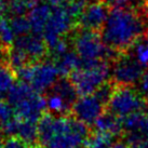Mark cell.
<instances>
[{
	"label": "cell",
	"instance_id": "35",
	"mask_svg": "<svg viewBox=\"0 0 148 148\" xmlns=\"http://www.w3.org/2000/svg\"><path fill=\"white\" fill-rule=\"evenodd\" d=\"M0 148H1V142H0Z\"/></svg>",
	"mask_w": 148,
	"mask_h": 148
},
{
	"label": "cell",
	"instance_id": "24",
	"mask_svg": "<svg viewBox=\"0 0 148 148\" xmlns=\"http://www.w3.org/2000/svg\"><path fill=\"white\" fill-rule=\"evenodd\" d=\"M10 25H11V28H12L14 35L17 36V37L27 35L32 30L28 17L24 16V15H22V16H13L10 20Z\"/></svg>",
	"mask_w": 148,
	"mask_h": 148
},
{
	"label": "cell",
	"instance_id": "10",
	"mask_svg": "<svg viewBox=\"0 0 148 148\" xmlns=\"http://www.w3.org/2000/svg\"><path fill=\"white\" fill-rule=\"evenodd\" d=\"M124 142L131 148H148V115L138 111L122 119Z\"/></svg>",
	"mask_w": 148,
	"mask_h": 148
},
{
	"label": "cell",
	"instance_id": "29",
	"mask_svg": "<svg viewBox=\"0 0 148 148\" xmlns=\"http://www.w3.org/2000/svg\"><path fill=\"white\" fill-rule=\"evenodd\" d=\"M50 3L52 4V5H58V4H62L66 1H68V0H48Z\"/></svg>",
	"mask_w": 148,
	"mask_h": 148
},
{
	"label": "cell",
	"instance_id": "15",
	"mask_svg": "<svg viewBox=\"0 0 148 148\" xmlns=\"http://www.w3.org/2000/svg\"><path fill=\"white\" fill-rule=\"evenodd\" d=\"M94 127L95 131L110 134L114 137L120 135L123 132L122 120L120 119L119 117L112 115L111 112L107 110L99 116V119L95 121Z\"/></svg>",
	"mask_w": 148,
	"mask_h": 148
},
{
	"label": "cell",
	"instance_id": "19",
	"mask_svg": "<svg viewBox=\"0 0 148 148\" xmlns=\"http://www.w3.org/2000/svg\"><path fill=\"white\" fill-rule=\"evenodd\" d=\"M16 75L8 65L7 58H0V93L8 92L15 82Z\"/></svg>",
	"mask_w": 148,
	"mask_h": 148
},
{
	"label": "cell",
	"instance_id": "23",
	"mask_svg": "<svg viewBox=\"0 0 148 148\" xmlns=\"http://www.w3.org/2000/svg\"><path fill=\"white\" fill-rule=\"evenodd\" d=\"M8 16H22L32 10L28 0H9L7 4Z\"/></svg>",
	"mask_w": 148,
	"mask_h": 148
},
{
	"label": "cell",
	"instance_id": "2",
	"mask_svg": "<svg viewBox=\"0 0 148 148\" xmlns=\"http://www.w3.org/2000/svg\"><path fill=\"white\" fill-rule=\"evenodd\" d=\"M145 22L138 12L127 7H114L101 29L104 42L117 54L125 53L145 33Z\"/></svg>",
	"mask_w": 148,
	"mask_h": 148
},
{
	"label": "cell",
	"instance_id": "31",
	"mask_svg": "<svg viewBox=\"0 0 148 148\" xmlns=\"http://www.w3.org/2000/svg\"><path fill=\"white\" fill-rule=\"evenodd\" d=\"M145 109H146V111H147V115H148V97L146 99V101H145Z\"/></svg>",
	"mask_w": 148,
	"mask_h": 148
},
{
	"label": "cell",
	"instance_id": "13",
	"mask_svg": "<svg viewBox=\"0 0 148 148\" xmlns=\"http://www.w3.org/2000/svg\"><path fill=\"white\" fill-rule=\"evenodd\" d=\"M108 7L103 2L88 4L78 20V27L99 32L108 17Z\"/></svg>",
	"mask_w": 148,
	"mask_h": 148
},
{
	"label": "cell",
	"instance_id": "3",
	"mask_svg": "<svg viewBox=\"0 0 148 148\" xmlns=\"http://www.w3.org/2000/svg\"><path fill=\"white\" fill-rule=\"evenodd\" d=\"M110 74L111 68L108 61H82L80 68L71 73L68 78L79 96H84L94 93L108 82Z\"/></svg>",
	"mask_w": 148,
	"mask_h": 148
},
{
	"label": "cell",
	"instance_id": "25",
	"mask_svg": "<svg viewBox=\"0 0 148 148\" xmlns=\"http://www.w3.org/2000/svg\"><path fill=\"white\" fill-rule=\"evenodd\" d=\"M1 148H28V144L21 137L12 135L1 142Z\"/></svg>",
	"mask_w": 148,
	"mask_h": 148
},
{
	"label": "cell",
	"instance_id": "11",
	"mask_svg": "<svg viewBox=\"0 0 148 148\" xmlns=\"http://www.w3.org/2000/svg\"><path fill=\"white\" fill-rule=\"evenodd\" d=\"M12 108L15 117L18 119L38 123L41 116L47 111V99L43 94L35 91L33 94L14 105Z\"/></svg>",
	"mask_w": 148,
	"mask_h": 148
},
{
	"label": "cell",
	"instance_id": "18",
	"mask_svg": "<svg viewBox=\"0 0 148 148\" xmlns=\"http://www.w3.org/2000/svg\"><path fill=\"white\" fill-rule=\"evenodd\" d=\"M14 43L13 33L10 21L7 17H0V52L8 53Z\"/></svg>",
	"mask_w": 148,
	"mask_h": 148
},
{
	"label": "cell",
	"instance_id": "30",
	"mask_svg": "<svg viewBox=\"0 0 148 148\" xmlns=\"http://www.w3.org/2000/svg\"><path fill=\"white\" fill-rule=\"evenodd\" d=\"M80 1H82L86 5H88V4H92V3H95V2H99V0H80Z\"/></svg>",
	"mask_w": 148,
	"mask_h": 148
},
{
	"label": "cell",
	"instance_id": "7",
	"mask_svg": "<svg viewBox=\"0 0 148 148\" xmlns=\"http://www.w3.org/2000/svg\"><path fill=\"white\" fill-rule=\"evenodd\" d=\"M58 71L53 62L42 61L24 66L16 73L18 80L28 83L37 93L43 94L58 79Z\"/></svg>",
	"mask_w": 148,
	"mask_h": 148
},
{
	"label": "cell",
	"instance_id": "16",
	"mask_svg": "<svg viewBox=\"0 0 148 148\" xmlns=\"http://www.w3.org/2000/svg\"><path fill=\"white\" fill-rule=\"evenodd\" d=\"M53 63L61 77H69L71 73L80 68L82 61L75 51H68L61 58H56Z\"/></svg>",
	"mask_w": 148,
	"mask_h": 148
},
{
	"label": "cell",
	"instance_id": "34",
	"mask_svg": "<svg viewBox=\"0 0 148 148\" xmlns=\"http://www.w3.org/2000/svg\"><path fill=\"white\" fill-rule=\"evenodd\" d=\"M1 99H2V94L0 93V101H1Z\"/></svg>",
	"mask_w": 148,
	"mask_h": 148
},
{
	"label": "cell",
	"instance_id": "14",
	"mask_svg": "<svg viewBox=\"0 0 148 148\" xmlns=\"http://www.w3.org/2000/svg\"><path fill=\"white\" fill-rule=\"evenodd\" d=\"M52 10H53L52 4L41 2L29 11L27 17L30 23V28H32L33 34L42 36L47 23L52 14Z\"/></svg>",
	"mask_w": 148,
	"mask_h": 148
},
{
	"label": "cell",
	"instance_id": "9",
	"mask_svg": "<svg viewBox=\"0 0 148 148\" xmlns=\"http://www.w3.org/2000/svg\"><path fill=\"white\" fill-rule=\"evenodd\" d=\"M144 66L142 65L136 58L125 53L119 54L116 58L115 64L111 69V77L115 84L121 86H134L140 82L144 75Z\"/></svg>",
	"mask_w": 148,
	"mask_h": 148
},
{
	"label": "cell",
	"instance_id": "32",
	"mask_svg": "<svg viewBox=\"0 0 148 148\" xmlns=\"http://www.w3.org/2000/svg\"><path fill=\"white\" fill-rule=\"evenodd\" d=\"M29 148H41V147H40L39 145H38V146H34V145H32V146H30Z\"/></svg>",
	"mask_w": 148,
	"mask_h": 148
},
{
	"label": "cell",
	"instance_id": "5",
	"mask_svg": "<svg viewBox=\"0 0 148 148\" xmlns=\"http://www.w3.org/2000/svg\"><path fill=\"white\" fill-rule=\"evenodd\" d=\"M71 43L81 61H108L114 58L116 52L104 42L99 32L80 28L74 32Z\"/></svg>",
	"mask_w": 148,
	"mask_h": 148
},
{
	"label": "cell",
	"instance_id": "22",
	"mask_svg": "<svg viewBox=\"0 0 148 148\" xmlns=\"http://www.w3.org/2000/svg\"><path fill=\"white\" fill-rule=\"evenodd\" d=\"M114 136L103 132L95 131L90 134L84 148H111Z\"/></svg>",
	"mask_w": 148,
	"mask_h": 148
},
{
	"label": "cell",
	"instance_id": "20",
	"mask_svg": "<svg viewBox=\"0 0 148 148\" xmlns=\"http://www.w3.org/2000/svg\"><path fill=\"white\" fill-rule=\"evenodd\" d=\"M16 136L21 137L30 146L35 143H38V123L21 120Z\"/></svg>",
	"mask_w": 148,
	"mask_h": 148
},
{
	"label": "cell",
	"instance_id": "28",
	"mask_svg": "<svg viewBox=\"0 0 148 148\" xmlns=\"http://www.w3.org/2000/svg\"><path fill=\"white\" fill-rule=\"evenodd\" d=\"M140 90L142 94L148 96V70L145 71L140 80Z\"/></svg>",
	"mask_w": 148,
	"mask_h": 148
},
{
	"label": "cell",
	"instance_id": "21",
	"mask_svg": "<svg viewBox=\"0 0 148 148\" xmlns=\"http://www.w3.org/2000/svg\"><path fill=\"white\" fill-rule=\"evenodd\" d=\"M45 99H47V108L52 114H58V115H69L70 114L71 107L58 93L51 91V93H49Z\"/></svg>",
	"mask_w": 148,
	"mask_h": 148
},
{
	"label": "cell",
	"instance_id": "1",
	"mask_svg": "<svg viewBox=\"0 0 148 148\" xmlns=\"http://www.w3.org/2000/svg\"><path fill=\"white\" fill-rule=\"evenodd\" d=\"M89 127L74 116H54L45 111L38 121V145L41 148H84Z\"/></svg>",
	"mask_w": 148,
	"mask_h": 148
},
{
	"label": "cell",
	"instance_id": "8",
	"mask_svg": "<svg viewBox=\"0 0 148 148\" xmlns=\"http://www.w3.org/2000/svg\"><path fill=\"white\" fill-rule=\"evenodd\" d=\"M77 26H78L77 21L68 14L63 4L53 5L52 14L47 23L42 37L50 49L56 45V42L61 38L71 33Z\"/></svg>",
	"mask_w": 148,
	"mask_h": 148
},
{
	"label": "cell",
	"instance_id": "6",
	"mask_svg": "<svg viewBox=\"0 0 148 148\" xmlns=\"http://www.w3.org/2000/svg\"><path fill=\"white\" fill-rule=\"evenodd\" d=\"M143 94L132 86L115 84L106 110L122 120L127 116L142 111L145 108Z\"/></svg>",
	"mask_w": 148,
	"mask_h": 148
},
{
	"label": "cell",
	"instance_id": "27",
	"mask_svg": "<svg viewBox=\"0 0 148 148\" xmlns=\"http://www.w3.org/2000/svg\"><path fill=\"white\" fill-rule=\"evenodd\" d=\"M99 1L106 4L108 8H114V7H127L129 4L138 2L140 0H99Z\"/></svg>",
	"mask_w": 148,
	"mask_h": 148
},
{
	"label": "cell",
	"instance_id": "12",
	"mask_svg": "<svg viewBox=\"0 0 148 148\" xmlns=\"http://www.w3.org/2000/svg\"><path fill=\"white\" fill-rule=\"evenodd\" d=\"M13 47L24 51L32 64L42 62L49 55V47L41 35L27 34L20 36L14 40Z\"/></svg>",
	"mask_w": 148,
	"mask_h": 148
},
{
	"label": "cell",
	"instance_id": "4",
	"mask_svg": "<svg viewBox=\"0 0 148 148\" xmlns=\"http://www.w3.org/2000/svg\"><path fill=\"white\" fill-rule=\"evenodd\" d=\"M115 84L108 82L103 84L94 93L84 96H79L71 106L70 114L75 118L82 121L88 127L94 125L99 116L106 111L107 103L110 97Z\"/></svg>",
	"mask_w": 148,
	"mask_h": 148
},
{
	"label": "cell",
	"instance_id": "26",
	"mask_svg": "<svg viewBox=\"0 0 148 148\" xmlns=\"http://www.w3.org/2000/svg\"><path fill=\"white\" fill-rule=\"evenodd\" d=\"M134 53L135 58L143 66L148 65V45L137 42L134 45Z\"/></svg>",
	"mask_w": 148,
	"mask_h": 148
},
{
	"label": "cell",
	"instance_id": "17",
	"mask_svg": "<svg viewBox=\"0 0 148 148\" xmlns=\"http://www.w3.org/2000/svg\"><path fill=\"white\" fill-rule=\"evenodd\" d=\"M51 89H52V92H55L58 95H61L64 99V101L70 107L74 105V103L79 97L74 84L71 83V81L69 80L68 77H61V78H58V81L54 83V86Z\"/></svg>",
	"mask_w": 148,
	"mask_h": 148
},
{
	"label": "cell",
	"instance_id": "33",
	"mask_svg": "<svg viewBox=\"0 0 148 148\" xmlns=\"http://www.w3.org/2000/svg\"><path fill=\"white\" fill-rule=\"evenodd\" d=\"M146 45H148V33H147V35H146Z\"/></svg>",
	"mask_w": 148,
	"mask_h": 148
}]
</instances>
